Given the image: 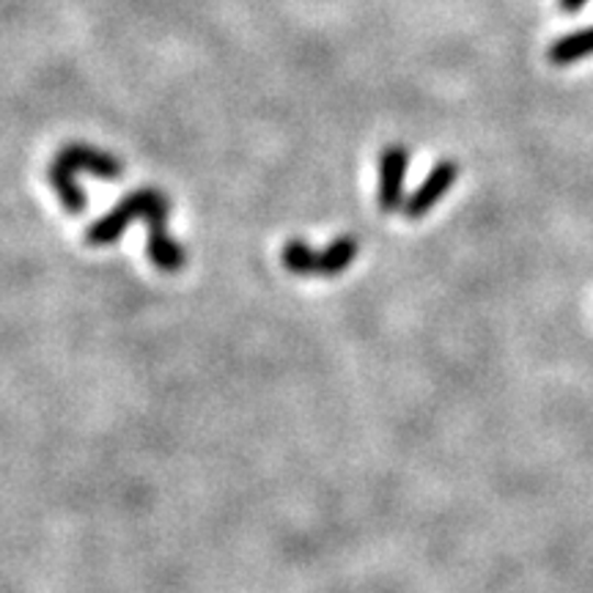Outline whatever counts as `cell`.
Segmentation results:
<instances>
[{
  "instance_id": "cell-5",
  "label": "cell",
  "mask_w": 593,
  "mask_h": 593,
  "mask_svg": "<svg viewBox=\"0 0 593 593\" xmlns=\"http://www.w3.org/2000/svg\"><path fill=\"white\" fill-rule=\"evenodd\" d=\"M593 55V25L571 31L566 36L555 38L547 49V60L552 66H571L577 60H585Z\"/></svg>"
},
{
  "instance_id": "cell-7",
  "label": "cell",
  "mask_w": 593,
  "mask_h": 593,
  "mask_svg": "<svg viewBox=\"0 0 593 593\" xmlns=\"http://www.w3.org/2000/svg\"><path fill=\"white\" fill-rule=\"evenodd\" d=\"M146 253L159 272H179V269H184V261H187L184 247H181L179 242L168 234V231L148 234Z\"/></svg>"
},
{
  "instance_id": "cell-9",
  "label": "cell",
  "mask_w": 593,
  "mask_h": 593,
  "mask_svg": "<svg viewBox=\"0 0 593 593\" xmlns=\"http://www.w3.org/2000/svg\"><path fill=\"white\" fill-rule=\"evenodd\" d=\"M280 261L291 275H318V250H313L307 242L289 239L280 250Z\"/></svg>"
},
{
  "instance_id": "cell-2",
  "label": "cell",
  "mask_w": 593,
  "mask_h": 593,
  "mask_svg": "<svg viewBox=\"0 0 593 593\" xmlns=\"http://www.w3.org/2000/svg\"><path fill=\"white\" fill-rule=\"evenodd\" d=\"M406 165H410V148L393 143L384 146L379 154V192L377 203L384 214L395 212L404 206V181H406Z\"/></svg>"
},
{
  "instance_id": "cell-1",
  "label": "cell",
  "mask_w": 593,
  "mask_h": 593,
  "mask_svg": "<svg viewBox=\"0 0 593 593\" xmlns=\"http://www.w3.org/2000/svg\"><path fill=\"white\" fill-rule=\"evenodd\" d=\"M159 195H163V190H152V187H143V190H135V192H130V195H124L119 206H113L108 214H102L97 223L88 225L86 242L93 247L113 245V242L124 234L126 225H130L132 220L143 217Z\"/></svg>"
},
{
  "instance_id": "cell-10",
  "label": "cell",
  "mask_w": 593,
  "mask_h": 593,
  "mask_svg": "<svg viewBox=\"0 0 593 593\" xmlns=\"http://www.w3.org/2000/svg\"><path fill=\"white\" fill-rule=\"evenodd\" d=\"M585 3L588 0H558V5L566 11V14H574V11H580Z\"/></svg>"
},
{
  "instance_id": "cell-8",
  "label": "cell",
  "mask_w": 593,
  "mask_h": 593,
  "mask_svg": "<svg viewBox=\"0 0 593 593\" xmlns=\"http://www.w3.org/2000/svg\"><path fill=\"white\" fill-rule=\"evenodd\" d=\"M357 250H360V245H357L355 236L344 234L338 236V239H333L324 250H318V275L335 278V275H340L344 269H349L351 261L357 258Z\"/></svg>"
},
{
  "instance_id": "cell-6",
  "label": "cell",
  "mask_w": 593,
  "mask_h": 593,
  "mask_svg": "<svg viewBox=\"0 0 593 593\" xmlns=\"http://www.w3.org/2000/svg\"><path fill=\"white\" fill-rule=\"evenodd\" d=\"M47 179H49V184H53L55 195H58L60 206H64L66 212L80 214L82 209H86V192H82V187L77 184L75 170L66 168L64 163H58V159H55V163L49 165V170H47Z\"/></svg>"
},
{
  "instance_id": "cell-4",
  "label": "cell",
  "mask_w": 593,
  "mask_h": 593,
  "mask_svg": "<svg viewBox=\"0 0 593 593\" xmlns=\"http://www.w3.org/2000/svg\"><path fill=\"white\" fill-rule=\"evenodd\" d=\"M55 159L75 170V174L77 170H88V174L102 181H119L124 176V163L121 159L102 152V148L86 146V143H66Z\"/></svg>"
},
{
  "instance_id": "cell-3",
  "label": "cell",
  "mask_w": 593,
  "mask_h": 593,
  "mask_svg": "<svg viewBox=\"0 0 593 593\" xmlns=\"http://www.w3.org/2000/svg\"><path fill=\"white\" fill-rule=\"evenodd\" d=\"M456 179H459V165H456L454 159H439V163L428 170L426 179L417 184V190L406 198L404 206H401L406 217L421 220L423 214L432 212V209L448 195V190L456 184Z\"/></svg>"
}]
</instances>
